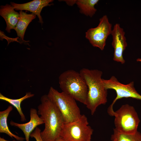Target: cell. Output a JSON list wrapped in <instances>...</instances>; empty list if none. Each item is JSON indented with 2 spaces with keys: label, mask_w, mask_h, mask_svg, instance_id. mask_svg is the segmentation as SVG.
<instances>
[{
  "label": "cell",
  "mask_w": 141,
  "mask_h": 141,
  "mask_svg": "<svg viewBox=\"0 0 141 141\" xmlns=\"http://www.w3.org/2000/svg\"><path fill=\"white\" fill-rule=\"evenodd\" d=\"M112 24L106 15L99 20L98 26L89 29L85 33V37L91 45L103 50L108 36L111 34L112 29Z\"/></svg>",
  "instance_id": "obj_8"
},
{
  "label": "cell",
  "mask_w": 141,
  "mask_h": 141,
  "mask_svg": "<svg viewBox=\"0 0 141 141\" xmlns=\"http://www.w3.org/2000/svg\"><path fill=\"white\" fill-rule=\"evenodd\" d=\"M115 128L120 132L133 134L137 131L140 120L134 107L128 104L122 105L115 111Z\"/></svg>",
  "instance_id": "obj_6"
},
{
  "label": "cell",
  "mask_w": 141,
  "mask_h": 141,
  "mask_svg": "<svg viewBox=\"0 0 141 141\" xmlns=\"http://www.w3.org/2000/svg\"><path fill=\"white\" fill-rule=\"evenodd\" d=\"M34 95V94L31 93L30 92H27L24 96L20 98L12 99L5 97L0 93V99L8 102L15 107L20 116L21 121L24 122L26 119L21 109V103L24 100L33 97Z\"/></svg>",
  "instance_id": "obj_16"
},
{
  "label": "cell",
  "mask_w": 141,
  "mask_h": 141,
  "mask_svg": "<svg viewBox=\"0 0 141 141\" xmlns=\"http://www.w3.org/2000/svg\"><path fill=\"white\" fill-rule=\"evenodd\" d=\"M38 107V114L43 120L44 128L41 131L43 141H55L60 137L64 123L62 116L47 95L42 96Z\"/></svg>",
  "instance_id": "obj_1"
},
{
  "label": "cell",
  "mask_w": 141,
  "mask_h": 141,
  "mask_svg": "<svg viewBox=\"0 0 141 141\" xmlns=\"http://www.w3.org/2000/svg\"><path fill=\"white\" fill-rule=\"evenodd\" d=\"M93 130L84 114L73 122L64 123L60 137L66 141H91Z\"/></svg>",
  "instance_id": "obj_5"
},
{
  "label": "cell",
  "mask_w": 141,
  "mask_h": 141,
  "mask_svg": "<svg viewBox=\"0 0 141 141\" xmlns=\"http://www.w3.org/2000/svg\"><path fill=\"white\" fill-rule=\"evenodd\" d=\"M79 73L88 88L86 105L93 115L100 105L107 101V90L105 88L101 77L102 72L97 69H81Z\"/></svg>",
  "instance_id": "obj_2"
},
{
  "label": "cell",
  "mask_w": 141,
  "mask_h": 141,
  "mask_svg": "<svg viewBox=\"0 0 141 141\" xmlns=\"http://www.w3.org/2000/svg\"><path fill=\"white\" fill-rule=\"evenodd\" d=\"M53 1L52 0H34L29 2L21 4L11 2V5L16 10H26L30 11L37 15L39 19V22L42 24L43 21L40 13L44 7L50 6V4Z\"/></svg>",
  "instance_id": "obj_11"
},
{
  "label": "cell",
  "mask_w": 141,
  "mask_h": 141,
  "mask_svg": "<svg viewBox=\"0 0 141 141\" xmlns=\"http://www.w3.org/2000/svg\"><path fill=\"white\" fill-rule=\"evenodd\" d=\"M102 81L106 89H112L115 91L116 96L108 108V112L111 116H113L115 112L113 106L118 99L124 98H131L141 100V95L136 90L134 87V82L124 84L119 82L114 76H112L108 79H102Z\"/></svg>",
  "instance_id": "obj_7"
},
{
  "label": "cell",
  "mask_w": 141,
  "mask_h": 141,
  "mask_svg": "<svg viewBox=\"0 0 141 141\" xmlns=\"http://www.w3.org/2000/svg\"><path fill=\"white\" fill-rule=\"evenodd\" d=\"M99 1L98 0H76L75 3L81 13L92 17L97 11L95 6Z\"/></svg>",
  "instance_id": "obj_15"
},
{
  "label": "cell",
  "mask_w": 141,
  "mask_h": 141,
  "mask_svg": "<svg viewBox=\"0 0 141 141\" xmlns=\"http://www.w3.org/2000/svg\"><path fill=\"white\" fill-rule=\"evenodd\" d=\"M41 131L40 129L37 127L31 133L30 137L34 138L36 141H43L40 136Z\"/></svg>",
  "instance_id": "obj_18"
},
{
  "label": "cell",
  "mask_w": 141,
  "mask_h": 141,
  "mask_svg": "<svg viewBox=\"0 0 141 141\" xmlns=\"http://www.w3.org/2000/svg\"><path fill=\"white\" fill-rule=\"evenodd\" d=\"M137 61L141 62V58H138L137 60Z\"/></svg>",
  "instance_id": "obj_22"
},
{
  "label": "cell",
  "mask_w": 141,
  "mask_h": 141,
  "mask_svg": "<svg viewBox=\"0 0 141 141\" xmlns=\"http://www.w3.org/2000/svg\"><path fill=\"white\" fill-rule=\"evenodd\" d=\"M55 141H66L63 140L60 137V138L57 139Z\"/></svg>",
  "instance_id": "obj_21"
},
{
  "label": "cell",
  "mask_w": 141,
  "mask_h": 141,
  "mask_svg": "<svg viewBox=\"0 0 141 141\" xmlns=\"http://www.w3.org/2000/svg\"><path fill=\"white\" fill-rule=\"evenodd\" d=\"M19 19L14 28L17 33L18 38L23 41L25 33L27 28L30 23L35 19L36 15L33 13L28 14L22 10L19 11Z\"/></svg>",
  "instance_id": "obj_13"
},
{
  "label": "cell",
  "mask_w": 141,
  "mask_h": 141,
  "mask_svg": "<svg viewBox=\"0 0 141 141\" xmlns=\"http://www.w3.org/2000/svg\"><path fill=\"white\" fill-rule=\"evenodd\" d=\"M13 109V107L10 105L5 110L0 112V132L6 134L12 138H14L18 141H23L25 138L20 137L12 133L8 126L7 118L10 113Z\"/></svg>",
  "instance_id": "obj_14"
},
{
  "label": "cell",
  "mask_w": 141,
  "mask_h": 141,
  "mask_svg": "<svg viewBox=\"0 0 141 141\" xmlns=\"http://www.w3.org/2000/svg\"><path fill=\"white\" fill-rule=\"evenodd\" d=\"M30 116V120L26 123L19 124L12 120L10 123L11 126L18 127L23 131L26 141H29L31 133L37 126L44 124L43 120L39 116L37 111L35 109L31 108Z\"/></svg>",
  "instance_id": "obj_10"
},
{
  "label": "cell",
  "mask_w": 141,
  "mask_h": 141,
  "mask_svg": "<svg viewBox=\"0 0 141 141\" xmlns=\"http://www.w3.org/2000/svg\"><path fill=\"white\" fill-rule=\"evenodd\" d=\"M65 1L68 4L70 5H73L74 3H75L76 0H66Z\"/></svg>",
  "instance_id": "obj_19"
},
{
  "label": "cell",
  "mask_w": 141,
  "mask_h": 141,
  "mask_svg": "<svg viewBox=\"0 0 141 141\" xmlns=\"http://www.w3.org/2000/svg\"><path fill=\"white\" fill-rule=\"evenodd\" d=\"M113 141H114V140H113Z\"/></svg>",
  "instance_id": "obj_23"
},
{
  "label": "cell",
  "mask_w": 141,
  "mask_h": 141,
  "mask_svg": "<svg viewBox=\"0 0 141 141\" xmlns=\"http://www.w3.org/2000/svg\"><path fill=\"white\" fill-rule=\"evenodd\" d=\"M59 84L62 91L86 105L88 88L79 72L73 70L64 72L59 76Z\"/></svg>",
  "instance_id": "obj_3"
},
{
  "label": "cell",
  "mask_w": 141,
  "mask_h": 141,
  "mask_svg": "<svg viewBox=\"0 0 141 141\" xmlns=\"http://www.w3.org/2000/svg\"><path fill=\"white\" fill-rule=\"evenodd\" d=\"M111 139L112 141H141V133L137 131L133 134L124 133L115 128Z\"/></svg>",
  "instance_id": "obj_17"
},
{
  "label": "cell",
  "mask_w": 141,
  "mask_h": 141,
  "mask_svg": "<svg viewBox=\"0 0 141 141\" xmlns=\"http://www.w3.org/2000/svg\"><path fill=\"white\" fill-rule=\"evenodd\" d=\"M0 141H10L5 139L3 138L0 137ZM12 141H18V140H13Z\"/></svg>",
  "instance_id": "obj_20"
},
{
  "label": "cell",
  "mask_w": 141,
  "mask_h": 141,
  "mask_svg": "<svg viewBox=\"0 0 141 141\" xmlns=\"http://www.w3.org/2000/svg\"><path fill=\"white\" fill-rule=\"evenodd\" d=\"M0 15L5 20L7 24L5 30L10 33V30L14 29L19 19V13L14 10L11 5L7 4L0 6Z\"/></svg>",
  "instance_id": "obj_12"
},
{
  "label": "cell",
  "mask_w": 141,
  "mask_h": 141,
  "mask_svg": "<svg viewBox=\"0 0 141 141\" xmlns=\"http://www.w3.org/2000/svg\"><path fill=\"white\" fill-rule=\"evenodd\" d=\"M47 95L58 109L65 123L75 121L81 116L76 100L70 95L63 91L59 92L52 87Z\"/></svg>",
  "instance_id": "obj_4"
},
{
  "label": "cell",
  "mask_w": 141,
  "mask_h": 141,
  "mask_svg": "<svg viewBox=\"0 0 141 141\" xmlns=\"http://www.w3.org/2000/svg\"><path fill=\"white\" fill-rule=\"evenodd\" d=\"M111 35L113 39L111 45L114 50L113 60L123 64L125 61L123 54L127 45L125 32L120 24L117 23L114 25Z\"/></svg>",
  "instance_id": "obj_9"
}]
</instances>
